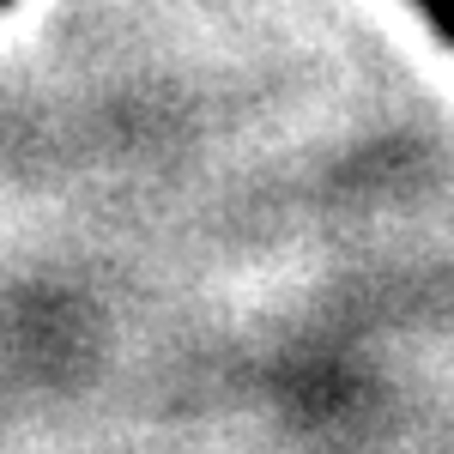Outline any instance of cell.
<instances>
[{
    "instance_id": "1",
    "label": "cell",
    "mask_w": 454,
    "mask_h": 454,
    "mask_svg": "<svg viewBox=\"0 0 454 454\" xmlns=\"http://www.w3.org/2000/svg\"><path fill=\"white\" fill-rule=\"evenodd\" d=\"M412 6H419L424 19H430V25H436V31L454 43V0H412Z\"/></svg>"
},
{
    "instance_id": "2",
    "label": "cell",
    "mask_w": 454,
    "mask_h": 454,
    "mask_svg": "<svg viewBox=\"0 0 454 454\" xmlns=\"http://www.w3.org/2000/svg\"><path fill=\"white\" fill-rule=\"evenodd\" d=\"M6 6H12V0H0V12H6Z\"/></svg>"
}]
</instances>
